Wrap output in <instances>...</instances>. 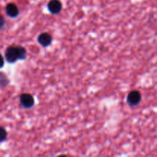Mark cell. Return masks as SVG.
I'll return each mask as SVG.
<instances>
[{"instance_id":"obj_2","label":"cell","mask_w":157,"mask_h":157,"mask_svg":"<svg viewBox=\"0 0 157 157\" xmlns=\"http://www.w3.org/2000/svg\"><path fill=\"white\" fill-rule=\"evenodd\" d=\"M141 99H142V96H141L140 92L138 90H132L127 96V101L129 105L131 107H134L140 103Z\"/></svg>"},{"instance_id":"obj_9","label":"cell","mask_w":157,"mask_h":157,"mask_svg":"<svg viewBox=\"0 0 157 157\" xmlns=\"http://www.w3.org/2000/svg\"><path fill=\"white\" fill-rule=\"evenodd\" d=\"M4 63H5L4 58H3V57L0 55V68H2V67L4 66Z\"/></svg>"},{"instance_id":"obj_1","label":"cell","mask_w":157,"mask_h":157,"mask_svg":"<svg viewBox=\"0 0 157 157\" xmlns=\"http://www.w3.org/2000/svg\"><path fill=\"white\" fill-rule=\"evenodd\" d=\"M27 52L25 48L21 46H9L5 53L6 59L9 63H15L18 60H25Z\"/></svg>"},{"instance_id":"obj_4","label":"cell","mask_w":157,"mask_h":157,"mask_svg":"<svg viewBox=\"0 0 157 157\" xmlns=\"http://www.w3.org/2000/svg\"><path fill=\"white\" fill-rule=\"evenodd\" d=\"M48 9L52 14H58L62 9V4L59 0H51L48 4Z\"/></svg>"},{"instance_id":"obj_7","label":"cell","mask_w":157,"mask_h":157,"mask_svg":"<svg viewBox=\"0 0 157 157\" xmlns=\"http://www.w3.org/2000/svg\"><path fill=\"white\" fill-rule=\"evenodd\" d=\"M7 138V132L3 127H0V142H3Z\"/></svg>"},{"instance_id":"obj_6","label":"cell","mask_w":157,"mask_h":157,"mask_svg":"<svg viewBox=\"0 0 157 157\" xmlns=\"http://www.w3.org/2000/svg\"><path fill=\"white\" fill-rule=\"evenodd\" d=\"M6 13L11 18H15V17L18 16V13H19V11H18V8L17 7V6L14 3H9V4L6 6Z\"/></svg>"},{"instance_id":"obj_3","label":"cell","mask_w":157,"mask_h":157,"mask_svg":"<svg viewBox=\"0 0 157 157\" xmlns=\"http://www.w3.org/2000/svg\"><path fill=\"white\" fill-rule=\"evenodd\" d=\"M20 103L22 107L25 108H31L35 104V100L33 96L30 94H23L20 97Z\"/></svg>"},{"instance_id":"obj_5","label":"cell","mask_w":157,"mask_h":157,"mask_svg":"<svg viewBox=\"0 0 157 157\" xmlns=\"http://www.w3.org/2000/svg\"><path fill=\"white\" fill-rule=\"evenodd\" d=\"M38 41L43 47H48V46L52 44V37L50 34L47 33V32H44V33H41L38 36Z\"/></svg>"},{"instance_id":"obj_8","label":"cell","mask_w":157,"mask_h":157,"mask_svg":"<svg viewBox=\"0 0 157 157\" xmlns=\"http://www.w3.org/2000/svg\"><path fill=\"white\" fill-rule=\"evenodd\" d=\"M5 24H6V20H5L4 17L0 15V29L4 27Z\"/></svg>"}]
</instances>
